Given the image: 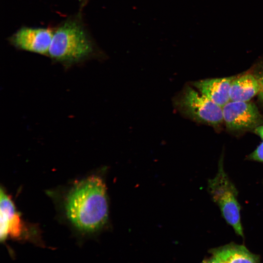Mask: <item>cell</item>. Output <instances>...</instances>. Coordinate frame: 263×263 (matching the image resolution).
I'll return each instance as SVG.
<instances>
[{
    "label": "cell",
    "mask_w": 263,
    "mask_h": 263,
    "mask_svg": "<svg viewBox=\"0 0 263 263\" xmlns=\"http://www.w3.org/2000/svg\"><path fill=\"white\" fill-rule=\"evenodd\" d=\"M53 34L54 30L50 28L22 27L9 41L19 50L48 56Z\"/></svg>",
    "instance_id": "8992f818"
},
{
    "label": "cell",
    "mask_w": 263,
    "mask_h": 263,
    "mask_svg": "<svg viewBox=\"0 0 263 263\" xmlns=\"http://www.w3.org/2000/svg\"><path fill=\"white\" fill-rule=\"evenodd\" d=\"M202 263H208V261H204L202 262Z\"/></svg>",
    "instance_id": "9a60e30c"
},
{
    "label": "cell",
    "mask_w": 263,
    "mask_h": 263,
    "mask_svg": "<svg viewBox=\"0 0 263 263\" xmlns=\"http://www.w3.org/2000/svg\"><path fill=\"white\" fill-rule=\"evenodd\" d=\"M218 168L216 175L209 181V191L225 221L232 226L236 234L243 237L241 208L237 190L225 172L222 160Z\"/></svg>",
    "instance_id": "277c9868"
},
{
    "label": "cell",
    "mask_w": 263,
    "mask_h": 263,
    "mask_svg": "<svg viewBox=\"0 0 263 263\" xmlns=\"http://www.w3.org/2000/svg\"><path fill=\"white\" fill-rule=\"evenodd\" d=\"M235 77L202 79L193 82L192 86L213 102L223 107L230 101V88Z\"/></svg>",
    "instance_id": "ba28073f"
},
{
    "label": "cell",
    "mask_w": 263,
    "mask_h": 263,
    "mask_svg": "<svg viewBox=\"0 0 263 263\" xmlns=\"http://www.w3.org/2000/svg\"><path fill=\"white\" fill-rule=\"evenodd\" d=\"M0 238L19 239L28 229L27 224L17 210L11 197L2 187L0 191Z\"/></svg>",
    "instance_id": "52a82bcc"
},
{
    "label": "cell",
    "mask_w": 263,
    "mask_h": 263,
    "mask_svg": "<svg viewBox=\"0 0 263 263\" xmlns=\"http://www.w3.org/2000/svg\"><path fill=\"white\" fill-rule=\"evenodd\" d=\"M208 263H224L218 258L213 256L212 258L208 261Z\"/></svg>",
    "instance_id": "5bb4252c"
},
{
    "label": "cell",
    "mask_w": 263,
    "mask_h": 263,
    "mask_svg": "<svg viewBox=\"0 0 263 263\" xmlns=\"http://www.w3.org/2000/svg\"><path fill=\"white\" fill-rule=\"evenodd\" d=\"M174 105L183 115L196 122L218 128L224 124L222 107L187 86L173 100Z\"/></svg>",
    "instance_id": "3957f363"
},
{
    "label": "cell",
    "mask_w": 263,
    "mask_h": 263,
    "mask_svg": "<svg viewBox=\"0 0 263 263\" xmlns=\"http://www.w3.org/2000/svg\"><path fill=\"white\" fill-rule=\"evenodd\" d=\"M210 252L213 256L224 263H260L258 256L242 245L229 244L213 249Z\"/></svg>",
    "instance_id": "30bf717a"
},
{
    "label": "cell",
    "mask_w": 263,
    "mask_h": 263,
    "mask_svg": "<svg viewBox=\"0 0 263 263\" xmlns=\"http://www.w3.org/2000/svg\"><path fill=\"white\" fill-rule=\"evenodd\" d=\"M249 158L253 160L263 162V142L250 154Z\"/></svg>",
    "instance_id": "7c38bea8"
},
{
    "label": "cell",
    "mask_w": 263,
    "mask_h": 263,
    "mask_svg": "<svg viewBox=\"0 0 263 263\" xmlns=\"http://www.w3.org/2000/svg\"><path fill=\"white\" fill-rule=\"evenodd\" d=\"M260 90V84L253 73L235 76L230 86V101H250L259 94Z\"/></svg>",
    "instance_id": "9c48e42d"
},
{
    "label": "cell",
    "mask_w": 263,
    "mask_h": 263,
    "mask_svg": "<svg viewBox=\"0 0 263 263\" xmlns=\"http://www.w3.org/2000/svg\"><path fill=\"white\" fill-rule=\"evenodd\" d=\"M224 124L233 132L254 130L262 125L263 117L250 101H230L222 107Z\"/></svg>",
    "instance_id": "5b68a950"
},
{
    "label": "cell",
    "mask_w": 263,
    "mask_h": 263,
    "mask_svg": "<svg viewBox=\"0 0 263 263\" xmlns=\"http://www.w3.org/2000/svg\"><path fill=\"white\" fill-rule=\"evenodd\" d=\"M94 51V44L81 21L71 18L54 30L48 56L69 66L89 57Z\"/></svg>",
    "instance_id": "7a4b0ae2"
},
{
    "label": "cell",
    "mask_w": 263,
    "mask_h": 263,
    "mask_svg": "<svg viewBox=\"0 0 263 263\" xmlns=\"http://www.w3.org/2000/svg\"><path fill=\"white\" fill-rule=\"evenodd\" d=\"M254 132L263 139V125H261L254 130Z\"/></svg>",
    "instance_id": "4fadbf2b"
},
{
    "label": "cell",
    "mask_w": 263,
    "mask_h": 263,
    "mask_svg": "<svg viewBox=\"0 0 263 263\" xmlns=\"http://www.w3.org/2000/svg\"><path fill=\"white\" fill-rule=\"evenodd\" d=\"M253 73L256 76L260 84L261 90L258 95L260 101L263 103V64L259 67L257 70Z\"/></svg>",
    "instance_id": "8fae6325"
},
{
    "label": "cell",
    "mask_w": 263,
    "mask_h": 263,
    "mask_svg": "<svg viewBox=\"0 0 263 263\" xmlns=\"http://www.w3.org/2000/svg\"><path fill=\"white\" fill-rule=\"evenodd\" d=\"M61 206L64 217L77 230L92 233L101 229L109 213L104 180L92 174L75 182L63 194Z\"/></svg>",
    "instance_id": "6da1fadb"
}]
</instances>
